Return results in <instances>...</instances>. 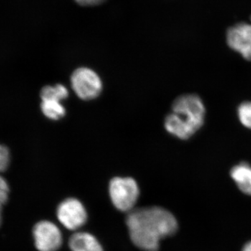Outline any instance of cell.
Wrapping results in <instances>:
<instances>
[{"label":"cell","mask_w":251,"mask_h":251,"mask_svg":"<svg viewBox=\"0 0 251 251\" xmlns=\"http://www.w3.org/2000/svg\"><path fill=\"white\" fill-rule=\"evenodd\" d=\"M126 222L132 242L145 251H158L161 240L178 229L174 215L159 206L134 209L128 213Z\"/></svg>","instance_id":"obj_1"},{"label":"cell","mask_w":251,"mask_h":251,"mask_svg":"<svg viewBox=\"0 0 251 251\" xmlns=\"http://www.w3.org/2000/svg\"><path fill=\"white\" fill-rule=\"evenodd\" d=\"M206 108L197 94L179 96L172 105V112L164 121L168 133L178 139L186 140L202 128L205 120Z\"/></svg>","instance_id":"obj_2"},{"label":"cell","mask_w":251,"mask_h":251,"mask_svg":"<svg viewBox=\"0 0 251 251\" xmlns=\"http://www.w3.org/2000/svg\"><path fill=\"white\" fill-rule=\"evenodd\" d=\"M109 193L112 204L118 210L129 213L139 198L140 190L133 178H113L109 184Z\"/></svg>","instance_id":"obj_3"},{"label":"cell","mask_w":251,"mask_h":251,"mask_svg":"<svg viewBox=\"0 0 251 251\" xmlns=\"http://www.w3.org/2000/svg\"><path fill=\"white\" fill-rule=\"evenodd\" d=\"M73 90L80 99L90 100L98 97L103 89L101 79L92 69L77 68L71 76Z\"/></svg>","instance_id":"obj_4"},{"label":"cell","mask_w":251,"mask_h":251,"mask_svg":"<svg viewBox=\"0 0 251 251\" xmlns=\"http://www.w3.org/2000/svg\"><path fill=\"white\" fill-rule=\"evenodd\" d=\"M57 219L68 229L76 230L85 224L87 211L80 201L68 198L60 203L57 211Z\"/></svg>","instance_id":"obj_5"},{"label":"cell","mask_w":251,"mask_h":251,"mask_svg":"<svg viewBox=\"0 0 251 251\" xmlns=\"http://www.w3.org/2000/svg\"><path fill=\"white\" fill-rule=\"evenodd\" d=\"M34 244L39 251H56L62 244V234L59 227L50 221H43L33 229Z\"/></svg>","instance_id":"obj_6"},{"label":"cell","mask_w":251,"mask_h":251,"mask_svg":"<svg viewBox=\"0 0 251 251\" xmlns=\"http://www.w3.org/2000/svg\"><path fill=\"white\" fill-rule=\"evenodd\" d=\"M226 40L231 49L251 62V24L239 23L229 28Z\"/></svg>","instance_id":"obj_7"},{"label":"cell","mask_w":251,"mask_h":251,"mask_svg":"<svg viewBox=\"0 0 251 251\" xmlns=\"http://www.w3.org/2000/svg\"><path fill=\"white\" fill-rule=\"evenodd\" d=\"M72 251H103L97 238L87 232H76L73 234L69 242Z\"/></svg>","instance_id":"obj_8"},{"label":"cell","mask_w":251,"mask_h":251,"mask_svg":"<svg viewBox=\"0 0 251 251\" xmlns=\"http://www.w3.org/2000/svg\"><path fill=\"white\" fill-rule=\"evenodd\" d=\"M230 176L237 187L244 194L251 196V166L242 162L231 169Z\"/></svg>","instance_id":"obj_9"},{"label":"cell","mask_w":251,"mask_h":251,"mask_svg":"<svg viewBox=\"0 0 251 251\" xmlns=\"http://www.w3.org/2000/svg\"><path fill=\"white\" fill-rule=\"evenodd\" d=\"M40 97L42 100H57L61 102V100L69 97V91L62 84H57L54 86L47 85L41 90Z\"/></svg>","instance_id":"obj_10"},{"label":"cell","mask_w":251,"mask_h":251,"mask_svg":"<svg viewBox=\"0 0 251 251\" xmlns=\"http://www.w3.org/2000/svg\"><path fill=\"white\" fill-rule=\"evenodd\" d=\"M41 109L46 117L52 120H58L65 116L66 109L57 100H42Z\"/></svg>","instance_id":"obj_11"},{"label":"cell","mask_w":251,"mask_h":251,"mask_svg":"<svg viewBox=\"0 0 251 251\" xmlns=\"http://www.w3.org/2000/svg\"><path fill=\"white\" fill-rule=\"evenodd\" d=\"M237 117L244 127L251 129V101H244L237 108Z\"/></svg>","instance_id":"obj_12"},{"label":"cell","mask_w":251,"mask_h":251,"mask_svg":"<svg viewBox=\"0 0 251 251\" xmlns=\"http://www.w3.org/2000/svg\"><path fill=\"white\" fill-rule=\"evenodd\" d=\"M9 187L4 177L0 175V225L1 222V209L9 198Z\"/></svg>","instance_id":"obj_13"},{"label":"cell","mask_w":251,"mask_h":251,"mask_svg":"<svg viewBox=\"0 0 251 251\" xmlns=\"http://www.w3.org/2000/svg\"><path fill=\"white\" fill-rule=\"evenodd\" d=\"M10 163V152L6 147L0 145V172L6 171Z\"/></svg>","instance_id":"obj_14"},{"label":"cell","mask_w":251,"mask_h":251,"mask_svg":"<svg viewBox=\"0 0 251 251\" xmlns=\"http://www.w3.org/2000/svg\"><path fill=\"white\" fill-rule=\"evenodd\" d=\"M77 4L82 5V6H94L101 4L105 0H75Z\"/></svg>","instance_id":"obj_15"},{"label":"cell","mask_w":251,"mask_h":251,"mask_svg":"<svg viewBox=\"0 0 251 251\" xmlns=\"http://www.w3.org/2000/svg\"><path fill=\"white\" fill-rule=\"evenodd\" d=\"M242 251H251V242L248 243V244L244 246Z\"/></svg>","instance_id":"obj_16"}]
</instances>
